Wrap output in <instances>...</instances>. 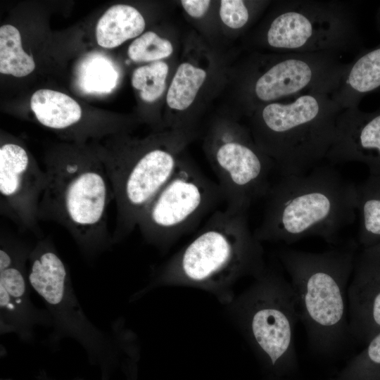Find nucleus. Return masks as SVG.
Returning a JSON list of instances; mask_svg holds the SVG:
<instances>
[{"label":"nucleus","mask_w":380,"mask_h":380,"mask_svg":"<svg viewBox=\"0 0 380 380\" xmlns=\"http://www.w3.org/2000/svg\"><path fill=\"white\" fill-rule=\"evenodd\" d=\"M185 11L193 18H201L206 13L210 4L208 0H182Z\"/></svg>","instance_id":"nucleus-28"},{"label":"nucleus","mask_w":380,"mask_h":380,"mask_svg":"<svg viewBox=\"0 0 380 380\" xmlns=\"http://www.w3.org/2000/svg\"><path fill=\"white\" fill-rule=\"evenodd\" d=\"M325 159L332 165L362 163L369 175H380V108L371 113L358 107L343 109Z\"/></svg>","instance_id":"nucleus-15"},{"label":"nucleus","mask_w":380,"mask_h":380,"mask_svg":"<svg viewBox=\"0 0 380 380\" xmlns=\"http://www.w3.org/2000/svg\"><path fill=\"white\" fill-rule=\"evenodd\" d=\"M260 224L253 232L260 242L293 243L318 236L336 244L357 215V185L331 164L280 177L266 196Z\"/></svg>","instance_id":"nucleus-2"},{"label":"nucleus","mask_w":380,"mask_h":380,"mask_svg":"<svg viewBox=\"0 0 380 380\" xmlns=\"http://www.w3.org/2000/svg\"><path fill=\"white\" fill-rule=\"evenodd\" d=\"M220 15L222 21L232 29L242 28L251 18L248 6L241 0L221 1Z\"/></svg>","instance_id":"nucleus-26"},{"label":"nucleus","mask_w":380,"mask_h":380,"mask_svg":"<svg viewBox=\"0 0 380 380\" xmlns=\"http://www.w3.org/2000/svg\"><path fill=\"white\" fill-rule=\"evenodd\" d=\"M380 31V8L376 15ZM380 88V44L359 53L348 63L332 99L342 108L358 107L362 99Z\"/></svg>","instance_id":"nucleus-16"},{"label":"nucleus","mask_w":380,"mask_h":380,"mask_svg":"<svg viewBox=\"0 0 380 380\" xmlns=\"http://www.w3.org/2000/svg\"><path fill=\"white\" fill-rule=\"evenodd\" d=\"M35 68L33 58L24 51L19 30L11 25L0 27V72L22 77Z\"/></svg>","instance_id":"nucleus-20"},{"label":"nucleus","mask_w":380,"mask_h":380,"mask_svg":"<svg viewBox=\"0 0 380 380\" xmlns=\"http://www.w3.org/2000/svg\"><path fill=\"white\" fill-rule=\"evenodd\" d=\"M351 367L357 380H380V332L365 344Z\"/></svg>","instance_id":"nucleus-25"},{"label":"nucleus","mask_w":380,"mask_h":380,"mask_svg":"<svg viewBox=\"0 0 380 380\" xmlns=\"http://www.w3.org/2000/svg\"><path fill=\"white\" fill-rule=\"evenodd\" d=\"M360 216L357 240L362 248L380 243V175H371L357 185Z\"/></svg>","instance_id":"nucleus-19"},{"label":"nucleus","mask_w":380,"mask_h":380,"mask_svg":"<svg viewBox=\"0 0 380 380\" xmlns=\"http://www.w3.org/2000/svg\"><path fill=\"white\" fill-rule=\"evenodd\" d=\"M69 150L46 160L47 180L37 217L63 227L91 260L113 246L107 220L113 194L99 154Z\"/></svg>","instance_id":"nucleus-3"},{"label":"nucleus","mask_w":380,"mask_h":380,"mask_svg":"<svg viewBox=\"0 0 380 380\" xmlns=\"http://www.w3.org/2000/svg\"><path fill=\"white\" fill-rule=\"evenodd\" d=\"M206 72L189 63H182L177 68L169 87L166 101L172 109L183 110L194 101L203 85Z\"/></svg>","instance_id":"nucleus-21"},{"label":"nucleus","mask_w":380,"mask_h":380,"mask_svg":"<svg viewBox=\"0 0 380 380\" xmlns=\"http://www.w3.org/2000/svg\"><path fill=\"white\" fill-rule=\"evenodd\" d=\"M30 107L38 122L55 130H65L77 124L82 109L72 98L62 92L42 89L30 99Z\"/></svg>","instance_id":"nucleus-17"},{"label":"nucleus","mask_w":380,"mask_h":380,"mask_svg":"<svg viewBox=\"0 0 380 380\" xmlns=\"http://www.w3.org/2000/svg\"><path fill=\"white\" fill-rule=\"evenodd\" d=\"M108 175L116 206L113 245L137 227L142 214L174 173L175 148L153 145L125 146L99 154Z\"/></svg>","instance_id":"nucleus-9"},{"label":"nucleus","mask_w":380,"mask_h":380,"mask_svg":"<svg viewBox=\"0 0 380 380\" xmlns=\"http://www.w3.org/2000/svg\"><path fill=\"white\" fill-rule=\"evenodd\" d=\"M222 201L217 182L189 162L179 160L170 179L142 214L137 227L148 244L165 252L194 232Z\"/></svg>","instance_id":"nucleus-8"},{"label":"nucleus","mask_w":380,"mask_h":380,"mask_svg":"<svg viewBox=\"0 0 380 380\" xmlns=\"http://www.w3.org/2000/svg\"><path fill=\"white\" fill-rule=\"evenodd\" d=\"M224 132L211 148L210 161L226 209L247 213L272 186V160L241 132Z\"/></svg>","instance_id":"nucleus-11"},{"label":"nucleus","mask_w":380,"mask_h":380,"mask_svg":"<svg viewBox=\"0 0 380 380\" xmlns=\"http://www.w3.org/2000/svg\"><path fill=\"white\" fill-rule=\"evenodd\" d=\"M351 338L367 344L380 332V254L367 248L356 255L348 288Z\"/></svg>","instance_id":"nucleus-14"},{"label":"nucleus","mask_w":380,"mask_h":380,"mask_svg":"<svg viewBox=\"0 0 380 380\" xmlns=\"http://www.w3.org/2000/svg\"><path fill=\"white\" fill-rule=\"evenodd\" d=\"M227 305L228 313L253 351L275 368L296 355L299 318L293 289L281 271L266 267Z\"/></svg>","instance_id":"nucleus-7"},{"label":"nucleus","mask_w":380,"mask_h":380,"mask_svg":"<svg viewBox=\"0 0 380 380\" xmlns=\"http://www.w3.org/2000/svg\"><path fill=\"white\" fill-rule=\"evenodd\" d=\"M46 174L27 149L13 141L0 147V213L23 232L42 239L38 208L46 184Z\"/></svg>","instance_id":"nucleus-12"},{"label":"nucleus","mask_w":380,"mask_h":380,"mask_svg":"<svg viewBox=\"0 0 380 380\" xmlns=\"http://www.w3.org/2000/svg\"><path fill=\"white\" fill-rule=\"evenodd\" d=\"M355 246L312 253L283 248L277 258L288 273L299 321L310 349L329 354L351 338L348 288L356 258Z\"/></svg>","instance_id":"nucleus-4"},{"label":"nucleus","mask_w":380,"mask_h":380,"mask_svg":"<svg viewBox=\"0 0 380 380\" xmlns=\"http://www.w3.org/2000/svg\"><path fill=\"white\" fill-rule=\"evenodd\" d=\"M1 380H13V379H11L3 378V379H1Z\"/></svg>","instance_id":"nucleus-31"},{"label":"nucleus","mask_w":380,"mask_h":380,"mask_svg":"<svg viewBox=\"0 0 380 380\" xmlns=\"http://www.w3.org/2000/svg\"><path fill=\"white\" fill-rule=\"evenodd\" d=\"M172 51L173 47L169 40L148 31L131 43L127 54L136 63L154 62L170 56Z\"/></svg>","instance_id":"nucleus-23"},{"label":"nucleus","mask_w":380,"mask_h":380,"mask_svg":"<svg viewBox=\"0 0 380 380\" xmlns=\"http://www.w3.org/2000/svg\"><path fill=\"white\" fill-rule=\"evenodd\" d=\"M264 248L251 232L247 213L214 211L195 236L157 267L137 300L151 290L182 286L204 291L223 305L235 297V285L265 270Z\"/></svg>","instance_id":"nucleus-1"},{"label":"nucleus","mask_w":380,"mask_h":380,"mask_svg":"<svg viewBox=\"0 0 380 380\" xmlns=\"http://www.w3.org/2000/svg\"><path fill=\"white\" fill-rule=\"evenodd\" d=\"M35 380H56L55 379L51 378L48 375V374L44 370L41 369L37 376H35ZM72 380H84L82 379H75Z\"/></svg>","instance_id":"nucleus-29"},{"label":"nucleus","mask_w":380,"mask_h":380,"mask_svg":"<svg viewBox=\"0 0 380 380\" xmlns=\"http://www.w3.org/2000/svg\"><path fill=\"white\" fill-rule=\"evenodd\" d=\"M137 346L128 348L124 354L121 368L126 380H138V362L139 353Z\"/></svg>","instance_id":"nucleus-27"},{"label":"nucleus","mask_w":380,"mask_h":380,"mask_svg":"<svg viewBox=\"0 0 380 380\" xmlns=\"http://www.w3.org/2000/svg\"><path fill=\"white\" fill-rule=\"evenodd\" d=\"M31 288L42 298L52 320L49 343L65 338L77 342L88 361L101 372V380H110L123 357L120 341L113 327L110 334L87 317L75 295L68 268L49 238L33 246L28 262Z\"/></svg>","instance_id":"nucleus-6"},{"label":"nucleus","mask_w":380,"mask_h":380,"mask_svg":"<svg viewBox=\"0 0 380 380\" xmlns=\"http://www.w3.org/2000/svg\"><path fill=\"white\" fill-rule=\"evenodd\" d=\"M117 77L113 67L103 58H94L87 61L80 76L83 88L97 93L110 91L115 85Z\"/></svg>","instance_id":"nucleus-24"},{"label":"nucleus","mask_w":380,"mask_h":380,"mask_svg":"<svg viewBox=\"0 0 380 380\" xmlns=\"http://www.w3.org/2000/svg\"><path fill=\"white\" fill-rule=\"evenodd\" d=\"M367 249L380 254V243L372 247L367 248Z\"/></svg>","instance_id":"nucleus-30"},{"label":"nucleus","mask_w":380,"mask_h":380,"mask_svg":"<svg viewBox=\"0 0 380 380\" xmlns=\"http://www.w3.org/2000/svg\"><path fill=\"white\" fill-rule=\"evenodd\" d=\"M145 25L144 18L135 8L125 4L114 5L103 14L97 23V43L103 48H115L141 34Z\"/></svg>","instance_id":"nucleus-18"},{"label":"nucleus","mask_w":380,"mask_h":380,"mask_svg":"<svg viewBox=\"0 0 380 380\" xmlns=\"http://www.w3.org/2000/svg\"><path fill=\"white\" fill-rule=\"evenodd\" d=\"M342 110L324 92L262 106L255 120L256 144L280 176L305 173L326 158Z\"/></svg>","instance_id":"nucleus-5"},{"label":"nucleus","mask_w":380,"mask_h":380,"mask_svg":"<svg viewBox=\"0 0 380 380\" xmlns=\"http://www.w3.org/2000/svg\"><path fill=\"white\" fill-rule=\"evenodd\" d=\"M168 73L166 63L158 61L134 70L132 85L139 90L141 99L153 102L158 99L165 89V80Z\"/></svg>","instance_id":"nucleus-22"},{"label":"nucleus","mask_w":380,"mask_h":380,"mask_svg":"<svg viewBox=\"0 0 380 380\" xmlns=\"http://www.w3.org/2000/svg\"><path fill=\"white\" fill-rule=\"evenodd\" d=\"M32 248L0 270L1 334H13L26 343L34 341L37 326H52L48 310L37 308L31 300L27 262Z\"/></svg>","instance_id":"nucleus-13"},{"label":"nucleus","mask_w":380,"mask_h":380,"mask_svg":"<svg viewBox=\"0 0 380 380\" xmlns=\"http://www.w3.org/2000/svg\"><path fill=\"white\" fill-rule=\"evenodd\" d=\"M267 45L283 53H341L360 44L355 14L339 1H285L265 33Z\"/></svg>","instance_id":"nucleus-10"}]
</instances>
